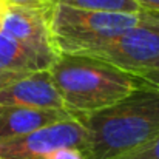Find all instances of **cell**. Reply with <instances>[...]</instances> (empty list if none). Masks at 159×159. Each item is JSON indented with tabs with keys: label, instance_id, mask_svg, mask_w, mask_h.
<instances>
[{
	"label": "cell",
	"instance_id": "6da1fadb",
	"mask_svg": "<svg viewBox=\"0 0 159 159\" xmlns=\"http://www.w3.org/2000/svg\"><path fill=\"white\" fill-rule=\"evenodd\" d=\"M88 159H119L159 136V91L142 87L101 111L77 117Z\"/></svg>",
	"mask_w": 159,
	"mask_h": 159
},
{
	"label": "cell",
	"instance_id": "7a4b0ae2",
	"mask_svg": "<svg viewBox=\"0 0 159 159\" xmlns=\"http://www.w3.org/2000/svg\"><path fill=\"white\" fill-rule=\"evenodd\" d=\"M50 73L65 110L74 117L114 105L145 87L138 76L88 56L60 54Z\"/></svg>",
	"mask_w": 159,
	"mask_h": 159
},
{
	"label": "cell",
	"instance_id": "3957f363",
	"mask_svg": "<svg viewBox=\"0 0 159 159\" xmlns=\"http://www.w3.org/2000/svg\"><path fill=\"white\" fill-rule=\"evenodd\" d=\"M144 14L108 12L71 8L56 3L50 14V30L59 54L84 56L136 26Z\"/></svg>",
	"mask_w": 159,
	"mask_h": 159
},
{
	"label": "cell",
	"instance_id": "277c9868",
	"mask_svg": "<svg viewBox=\"0 0 159 159\" xmlns=\"http://www.w3.org/2000/svg\"><path fill=\"white\" fill-rule=\"evenodd\" d=\"M84 56L141 76L159 59V14L145 11L139 23Z\"/></svg>",
	"mask_w": 159,
	"mask_h": 159
},
{
	"label": "cell",
	"instance_id": "5b68a950",
	"mask_svg": "<svg viewBox=\"0 0 159 159\" xmlns=\"http://www.w3.org/2000/svg\"><path fill=\"white\" fill-rule=\"evenodd\" d=\"M85 127L77 117H68L30 134L0 141V159H45L54 150L63 147L85 150Z\"/></svg>",
	"mask_w": 159,
	"mask_h": 159
},
{
	"label": "cell",
	"instance_id": "8992f818",
	"mask_svg": "<svg viewBox=\"0 0 159 159\" xmlns=\"http://www.w3.org/2000/svg\"><path fill=\"white\" fill-rule=\"evenodd\" d=\"M50 14L51 11L6 5L2 31L56 62L60 54L51 36Z\"/></svg>",
	"mask_w": 159,
	"mask_h": 159
},
{
	"label": "cell",
	"instance_id": "52a82bcc",
	"mask_svg": "<svg viewBox=\"0 0 159 159\" xmlns=\"http://www.w3.org/2000/svg\"><path fill=\"white\" fill-rule=\"evenodd\" d=\"M0 105L65 110L50 70L19 76L3 84L0 87Z\"/></svg>",
	"mask_w": 159,
	"mask_h": 159
},
{
	"label": "cell",
	"instance_id": "ba28073f",
	"mask_svg": "<svg viewBox=\"0 0 159 159\" xmlns=\"http://www.w3.org/2000/svg\"><path fill=\"white\" fill-rule=\"evenodd\" d=\"M71 116L65 110H39L26 107L0 105V141L30 134L42 127L65 120Z\"/></svg>",
	"mask_w": 159,
	"mask_h": 159
},
{
	"label": "cell",
	"instance_id": "9c48e42d",
	"mask_svg": "<svg viewBox=\"0 0 159 159\" xmlns=\"http://www.w3.org/2000/svg\"><path fill=\"white\" fill-rule=\"evenodd\" d=\"M53 63L54 60L28 48L9 34L0 33V87L14 77L50 70Z\"/></svg>",
	"mask_w": 159,
	"mask_h": 159
},
{
	"label": "cell",
	"instance_id": "30bf717a",
	"mask_svg": "<svg viewBox=\"0 0 159 159\" xmlns=\"http://www.w3.org/2000/svg\"><path fill=\"white\" fill-rule=\"evenodd\" d=\"M54 3L79 9H90V11H108V12L142 11V8L134 0H54Z\"/></svg>",
	"mask_w": 159,
	"mask_h": 159
},
{
	"label": "cell",
	"instance_id": "8fae6325",
	"mask_svg": "<svg viewBox=\"0 0 159 159\" xmlns=\"http://www.w3.org/2000/svg\"><path fill=\"white\" fill-rule=\"evenodd\" d=\"M119 159H159V136Z\"/></svg>",
	"mask_w": 159,
	"mask_h": 159
},
{
	"label": "cell",
	"instance_id": "7c38bea8",
	"mask_svg": "<svg viewBox=\"0 0 159 159\" xmlns=\"http://www.w3.org/2000/svg\"><path fill=\"white\" fill-rule=\"evenodd\" d=\"M6 5H14V6H23V8H33V9H43V11H51L56 5L54 0H3Z\"/></svg>",
	"mask_w": 159,
	"mask_h": 159
},
{
	"label": "cell",
	"instance_id": "4fadbf2b",
	"mask_svg": "<svg viewBox=\"0 0 159 159\" xmlns=\"http://www.w3.org/2000/svg\"><path fill=\"white\" fill-rule=\"evenodd\" d=\"M138 77L144 82L145 87L159 91V59L147 70V71H144V73H142L141 76H138Z\"/></svg>",
	"mask_w": 159,
	"mask_h": 159
},
{
	"label": "cell",
	"instance_id": "5bb4252c",
	"mask_svg": "<svg viewBox=\"0 0 159 159\" xmlns=\"http://www.w3.org/2000/svg\"><path fill=\"white\" fill-rule=\"evenodd\" d=\"M45 159H88L84 150L76 147H63L59 150H54Z\"/></svg>",
	"mask_w": 159,
	"mask_h": 159
},
{
	"label": "cell",
	"instance_id": "9a60e30c",
	"mask_svg": "<svg viewBox=\"0 0 159 159\" xmlns=\"http://www.w3.org/2000/svg\"><path fill=\"white\" fill-rule=\"evenodd\" d=\"M142 9L159 14V0H134Z\"/></svg>",
	"mask_w": 159,
	"mask_h": 159
},
{
	"label": "cell",
	"instance_id": "2e32d148",
	"mask_svg": "<svg viewBox=\"0 0 159 159\" xmlns=\"http://www.w3.org/2000/svg\"><path fill=\"white\" fill-rule=\"evenodd\" d=\"M5 11H6V3L3 0H0V33H2V25H3V17H5Z\"/></svg>",
	"mask_w": 159,
	"mask_h": 159
}]
</instances>
